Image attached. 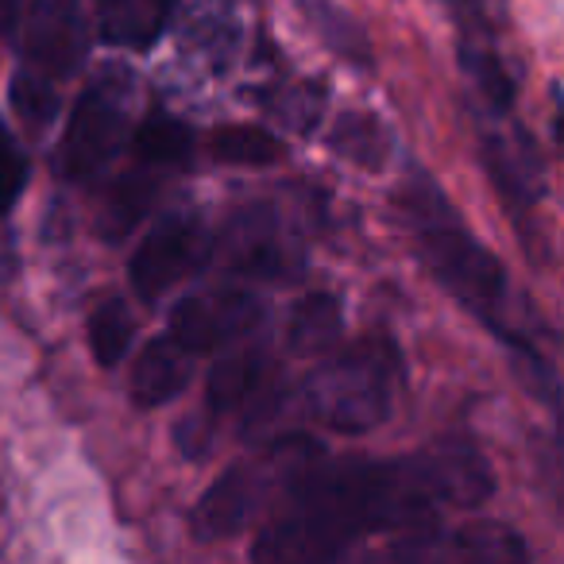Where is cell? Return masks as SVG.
<instances>
[{
  "label": "cell",
  "instance_id": "obj_1",
  "mask_svg": "<svg viewBox=\"0 0 564 564\" xmlns=\"http://www.w3.org/2000/svg\"><path fill=\"white\" fill-rule=\"evenodd\" d=\"M495 491L471 445H433L399 460L310 468L282 514L259 530L251 564H340L368 533L422 530L448 507H479Z\"/></svg>",
  "mask_w": 564,
  "mask_h": 564
},
{
  "label": "cell",
  "instance_id": "obj_2",
  "mask_svg": "<svg viewBox=\"0 0 564 564\" xmlns=\"http://www.w3.org/2000/svg\"><path fill=\"white\" fill-rule=\"evenodd\" d=\"M402 209H406L410 225H414L417 248H422L425 263L433 267L448 291L484 317L495 333H507L502 325V302H507V271L502 263L464 228L448 197L437 189V182L425 174H410L406 186L399 194Z\"/></svg>",
  "mask_w": 564,
  "mask_h": 564
},
{
  "label": "cell",
  "instance_id": "obj_3",
  "mask_svg": "<svg viewBox=\"0 0 564 564\" xmlns=\"http://www.w3.org/2000/svg\"><path fill=\"white\" fill-rule=\"evenodd\" d=\"M399 364L383 340L333 352L306 379V406L333 433H371L391 417Z\"/></svg>",
  "mask_w": 564,
  "mask_h": 564
},
{
  "label": "cell",
  "instance_id": "obj_4",
  "mask_svg": "<svg viewBox=\"0 0 564 564\" xmlns=\"http://www.w3.org/2000/svg\"><path fill=\"white\" fill-rule=\"evenodd\" d=\"M317 464L314 441H279L267 453L228 468L194 507V533L202 541H220L240 533L256 518L267 487L279 484L294 487Z\"/></svg>",
  "mask_w": 564,
  "mask_h": 564
},
{
  "label": "cell",
  "instance_id": "obj_5",
  "mask_svg": "<svg viewBox=\"0 0 564 564\" xmlns=\"http://www.w3.org/2000/svg\"><path fill=\"white\" fill-rule=\"evenodd\" d=\"M132 124V82L124 70H105L70 112L55 166L63 178L86 182L117 159Z\"/></svg>",
  "mask_w": 564,
  "mask_h": 564
},
{
  "label": "cell",
  "instance_id": "obj_6",
  "mask_svg": "<svg viewBox=\"0 0 564 564\" xmlns=\"http://www.w3.org/2000/svg\"><path fill=\"white\" fill-rule=\"evenodd\" d=\"M209 251L213 243L209 232L202 228V220L189 217V213H174V217L159 220L140 240L132 267H128V279H132L140 299L155 302L166 291H174L178 282H186L197 267H205Z\"/></svg>",
  "mask_w": 564,
  "mask_h": 564
},
{
  "label": "cell",
  "instance_id": "obj_7",
  "mask_svg": "<svg viewBox=\"0 0 564 564\" xmlns=\"http://www.w3.org/2000/svg\"><path fill=\"white\" fill-rule=\"evenodd\" d=\"M263 317L259 294L240 291V286H220L213 294H189L174 306L171 314V337L186 352L209 356L232 340L248 337Z\"/></svg>",
  "mask_w": 564,
  "mask_h": 564
},
{
  "label": "cell",
  "instance_id": "obj_8",
  "mask_svg": "<svg viewBox=\"0 0 564 564\" xmlns=\"http://www.w3.org/2000/svg\"><path fill=\"white\" fill-rule=\"evenodd\" d=\"M387 564H530V545L507 522H468L448 533H414Z\"/></svg>",
  "mask_w": 564,
  "mask_h": 564
},
{
  "label": "cell",
  "instance_id": "obj_9",
  "mask_svg": "<svg viewBox=\"0 0 564 564\" xmlns=\"http://www.w3.org/2000/svg\"><path fill=\"white\" fill-rule=\"evenodd\" d=\"M28 58L47 78H66L82 66L89 51V28L78 0H35L28 12Z\"/></svg>",
  "mask_w": 564,
  "mask_h": 564
},
{
  "label": "cell",
  "instance_id": "obj_10",
  "mask_svg": "<svg viewBox=\"0 0 564 564\" xmlns=\"http://www.w3.org/2000/svg\"><path fill=\"white\" fill-rule=\"evenodd\" d=\"M484 163L491 171L495 186L514 205H538L545 189V171L533 140L514 128V132H487L484 135Z\"/></svg>",
  "mask_w": 564,
  "mask_h": 564
},
{
  "label": "cell",
  "instance_id": "obj_11",
  "mask_svg": "<svg viewBox=\"0 0 564 564\" xmlns=\"http://www.w3.org/2000/svg\"><path fill=\"white\" fill-rule=\"evenodd\" d=\"M194 352L178 345V340L166 333V337H155L148 348L140 352L135 360V371H132V399L135 406L143 410H155L163 402L178 399L186 391L189 376H194Z\"/></svg>",
  "mask_w": 564,
  "mask_h": 564
},
{
  "label": "cell",
  "instance_id": "obj_12",
  "mask_svg": "<svg viewBox=\"0 0 564 564\" xmlns=\"http://www.w3.org/2000/svg\"><path fill=\"white\" fill-rule=\"evenodd\" d=\"M178 0H109L101 17V40L112 47L148 51L163 35Z\"/></svg>",
  "mask_w": 564,
  "mask_h": 564
},
{
  "label": "cell",
  "instance_id": "obj_13",
  "mask_svg": "<svg viewBox=\"0 0 564 564\" xmlns=\"http://www.w3.org/2000/svg\"><path fill=\"white\" fill-rule=\"evenodd\" d=\"M345 333V306H340L337 294H306L299 306L291 310V322H286V345L294 356H322Z\"/></svg>",
  "mask_w": 564,
  "mask_h": 564
},
{
  "label": "cell",
  "instance_id": "obj_14",
  "mask_svg": "<svg viewBox=\"0 0 564 564\" xmlns=\"http://www.w3.org/2000/svg\"><path fill=\"white\" fill-rule=\"evenodd\" d=\"M267 379V356L259 348H243L232 352L209 371V387H205V402L209 414H232L243 402H251L259 394Z\"/></svg>",
  "mask_w": 564,
  "mask_h": 564
},
{
  "label": "cell",
  "instance_id": "obj_15",
  "mask_svg": "<svg viewBox=\"0 0 564 564\" xmlns=\"http://www.w3.org/2000/svg\"><path fill=\"white\" fill-rule=\"evenodd\" d=\"M135 155L143 166H178L194 155V132L166 112H151L135 128Z\"/></svg>",
  "mask_w": 564,
  "mask_h": 564
},
{
  "label": "cell",
  "instance_id": "obj_16",
  "mask_svg": "<svg viewBox=\"0 0 564 564\" xmlns=\"http://www.w3.org/2000/svg\"><path fill=\"white\" fill-rule=\"evenodd\" d=\"M155 178H148V174H128V178H120L117 186H112L109 202H105V213H101V232L109 236V240H120V236H128L135 225L143 220V213L151 209V202H155Z\"/></svg>",
  "mask_w": 564,
  "mask_h": 564
},
{
  "label": "cell",
  "instance_id": "obj_17",
  "mask_svg": "<svg viewBox=\"0 0 564 564\" xmlns=\"http://www.w3.org/2000/svg\"><path fill=\"white\" fill-rule=\"evenodd\" d=\"M310 20H314L317 35L329 43V51H337L345 63L371 66L368 35H364V28L345 9H337L333 0H310Z\"/></svg>",
  "mask_w": 564,
  "mask_h": 564
},
{
  "label": "cell",
  "instance_id": "obj_18",
  "mask_svg": "<svg viewBox=\"0 0 564 564\" xmlns=\"http://www.w3.org/2000/svg\"><path fill=\"white\" fill-rule=\"evenodd\" d=\"M132 333H135V325L124 302L120 299L101 302V306L94 310V317H89V345H94L97 364L112 368V364L124 360L128 348H132Z\"/></svg>",
  "mask_w": 564,
  "mask_h": 564
},
{
  "label": "cell",
  "instance_id": "obj_19",
  "mask_svg": "<svg viewBox=\"0 0 564 564\" xmlns=\"http://www.w3.org/2000/svg\"><path fill=\"white\" fill-rule=\"evenodd\" d=\"M274 236V225H259V213H251V225H236V267L248 274H286L291 259Z\"/></svg>",
  "mask_w": 564,
  "mask_h": 564
},
{
  "label": "cell",
  "instance_id": "obj_20",
  "mask_svg": "<svg viewBox=\"0 0 564 564\" xmlns=\"http://www.w3.org/2000/svg\"><path fill=\"white\" fill-rule=\"evenodd\" d=\"M213 155H217L220 163L267 166L282 155V143L256 124H232V128H220V132L213 135Z\"/></svg>",
  "mask_w": 564,
  "mask_h": 564
},
{
  "label": "cell",
  "instance_id": "obj_21",
  "mask_svg": "<svg viewBox=\"0 0 564 564\" xmlns=\"http://www.w3.org/2000/svg\"><path fill=\"white\" fill-rule=\"evenodd\" d=\"M329 143L337 155L352 159L360 166H379L387 159V132L371 117H360V112L340 117L337 128L329 132Z\"/></svg>",
  "mask_w": 564,
  "mask_h": 564
},
{
  "label": "cell",
  "instance_id": "obj_22",
  "mask_svg": "<svg viewBox=\"0 0 564 564\" xmlns=\"http://www.w3.org/2000/svg\"><path fill=\"white\" fill-rule=\"evenodd\" d=\"M460 66L471 78V86L479 89V97H484L495 112L510 109V101H514V82H510L507 66H502L491 51L476 47V43H460Z\"/></svg>",
  "mask_w": 564,
  "mask_h": 564
},
{
  "label": "cell",
  "instance_id": "obj_23",
  "mask_svg": "<svg viewBox=\"0 0 564 564\" xmlns=\"http://www.w3.org/2000/svg\"><path fill=\"white\" fill-rule=\"evenodd\" d=\"M12 105H17V112L28 120V124L43 128V124H51V120H55L58 94H55V86H51L47 74L20 70L17 78H12Z\"/></svg>",
  "mask_w": 564,
  "mask_h": 564
},
{
  "label": "cell",
  "instance_id": "obj_24",
  "mask_svg": "<svg viewBox=\"0 0 564 564\" xmlns=\"http://www.w3.org/2000/svg\"><path fill=\"white\" fill-rule=\"evenodd\" d=\"M28 186V155L20 151L17 135L0 124V213H9Z\"/></svg>",
  "mask_w": 564,
  "mask_h": 564
},
{
  "label": "cell",
  "instance_id": "obj_25",
  "mask_svg": "<svg viewBox=\"0 0 564 564\" xmlns=\"http://www.w3.org/2000/svg\"><path fill=\"white\" fill-rule=\"evenodd\" d=\"M322 101L325 97L317 94V86H294V89H282V94L271 101V109L279 112L286 124L306 132V128H314L317 112H322Z\"/></svg>",
  "mask_w": 564,
  "mask_h": 564
},
{
  "label": "cell",
  "instance_id": "obj_26",
  "mask_svg": "<svg viewBox=\"0 0 564 564\" xmlns=\"http://www.w3.org/2000/svg\"><path fill=\"white\" fill-rule=\"evenodd\" d=\"M453 9H456V17H460L464 24L484 28V20H479V9H476V0H453Z\"/></svg>",
  "mask_w": 564,
  "mask_h": 564
},
{
  "label": "cell",
  "instance_id": "obj_27",
  "mask_svg": "<svg viewBox=\"0 0 564 564\" xmlns=\"http://www.w3.org/2000/svg\"><path fill=\"white\" fill-rule=\"evenodd\" d=\"M556 140L564 148V89H556Z\"/></svg>",
  "mask_w": 564,
  "mask_h": 564
},
{
  "label": "cell",
  "instance_id": "obj_28",
  "mask_svg": "<svg viewBox=\"0 0 564 564\" xmlns=\"http://www.w3.org/2000/svg\"><path fill=\"white\" fill-rule=\"evenodd\" d=\"M561 433H564V414H561Z\"/></svg>",
  "mask_w": 564,
  "mask_h": 564
},
{
  "label": "cell",
  "instance_id": "obj_29",
  "mask_svg": "<svg viewBox=\"0 0 564 564\" xmlns=\"http://www.w3.org/2000/svg\"><path fill=\"white\" fill-rule=\"evenodd\" d=\"M101 4H109V0H101Z\"/></svg>",
  "mask_w": 564,
  "mask_h": 564
}]
</instances>
